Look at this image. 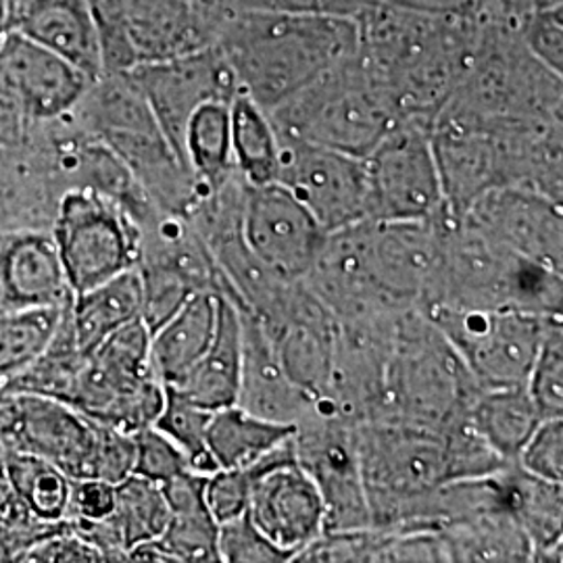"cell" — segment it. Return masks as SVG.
Returning <instances> with one entry per match:
<instances>
[{
  "label": "cell",
  "mask_w": 563,
  "mask_h": 563,
  "mask_svg": "<svg viewBox=\"0 0 563 563\" xmlns=\"http://www.w3.org/2000/svg\"><path fill=\"white\" fill-rule=\"evenodd\" d=\"M205 478L197 472H186L162 484L169 505V522L159 543L174 563L220 562V523L205 504Z\"/></svg>",
  "instance_id": "cell-26"
},
{
  "label": "cell",
  "mask_w": 563,
  "mask_h": 563,
  "mask_svg": "<svg viewBox=\"0 0 563 563\" xmlns=\"http://www.w3.org/2000/svg\"><path fill=\"white\" fill-rule=\"evenodd\" d=\"M92 78L18 32L0 38V139H21L44 123L65 120Z\"/></svg>",
  "instance_id": "cell-10"
},
{
  "label": "cell",
  "mask_w": 563,
  "mask_h": 563,
  "mask_svg": "<svg viewBox=\"0 0 563 563\" xmlns=\"http://www.w3.org/2000/svg\"><path fill=\"white\" fill-rule=\"evenodd\" d=\"M115 505V484L101 478H71L67 522H97L111 516Z\"/></svg>",
  "instance_id": "cell-50"
},
{
  "label": "cell",
  "mask_w": 563,
  "mask_h": 563,
  "mask_svg": "<svg viewBox=\"0 0 563 563\" xmlns=\"http://www.w3.org/2000/svg\"><path fill=\"white\" fill-rule=\"evenodd\" d=\"M481 390L443 332L422 311H405L388 355L384 411L378 420L457 430L470 423Z\"/></svg>",
  "instance_id": "cell-7"
},
{
  "label": "cell",
  "mask_w": 563,
  "mask_h": 563,
  "mask_svg": "<svg viewBox=\"0 0 563 563\" xmlns=\"http://www.w3.org/2000/svg\"><path fill=\"white\" fill-rule=\"evenodd\" d=\"M225 13L267 11V13H320L355 18L367 0H218Z\"/></svg>",
  "instance_id": "cell-48"
},
{
  "label": "cell",
  "mask_w": 563,
  "mask_h": 563,
  "mask_svg": "<svg viewBox=\"0 0 563 563\" xmlns=\"http://www.w3.org/2000/svg\"><path fill=\"white\" fill-rule=\"evenodd\" d=\"M246 516L263 534L295 555L325 532L322 495L295 457V437L251 465Z\"/></svg>",
  "instance_id": "cell-16"
},
{
  "label": "cell",
  "mask_w": 563,
  "mask_h": 563,
  "mask_svg": "<svg viewBox=\"0 0 563 563\" xmlns=\"http://www.w3.org/2000/svg\"><path fill=\"white\" fill-rule=\"evenodd\" d=\"M241 378V313L225 295H218V323L199 363L176 386L186 399L209 411L236 402Z\"/></svg>",
  "instance_id": "cell-25"
},
{
  "label": "cell",
  "mask_w": 563,
  "mask_h": 563,
  "mask_svg": "<svg viewBox=\"0 0 563 563\" xmlns=\"http://www.w3.org/2000/svg\"><path fill=\"white\" fill-rule=\"evenodd\" d=\"M543 420L526 386L483 388L470 413L478 437L507 463H516L523 444Z\"/></svg>",
  "instance_id": "cell-31"
},
{
  "label": "cell",
  "mask_w": 563,
  "mask_h": 563,
  "mask_svg": "<svg viewBox=\"0 0 563 563\" xmlns=\"http://www.w3.org/2000/svg\"><path fill=\"white\" fill-rule=\"evenodd\" d=\"M357 428L320 405L295 423V457L322 495L325 532L372 526Z\"/></svg>",
  "instance_id": "cell-13"
},
{
  "label": "cell",
  "mask_w": 563,
  "mask_h": 563,
  "mask_svg": "<svg viewBox=\"0 0 563 563\" xmlns=\"http://www.w3.org/2000/svg\"><path fill=\"white\" fill-rule=\"evenodd\" d=\"M2 467L23 505L46 523L65 522L71 478L32 453L9 451Z\"/></svg>",
  "instance_id": "cell-35"
},
{
  "label": "cell",
  "mask_w": 563,
  "mask_h": 563,
  "mask_svg": "<svg viewBox=\"0 0 563 563\" xmlns=\"http://www.w3.org/2000/svg\"><path fill=\"white\" fill-rule=\"evenodd\" d=\"M282 139L311 142L363 159L402 121L357 48L269 111Z\"/></svg>",
  "instance_id": "cell-8"
},
{
  "label": "cell",
  "mask_w": 563,
  "mask_h": 563,
  "mask_svg": "<svg viewBox=\"0 0 563 563\" xmlns=\"http://www.w3.org/2000/svg\"><path fill=\"white\" fill-rule=\"evenodd\" d=\"M142 316L141 276L136 267L121 272L71 297L69 320L81 353L95 351L109 334Z\"/></svg>",
  "instance_id": "cell-29"
},
{
  "label": "cell",
  "mask_w": 563,
  "mask_h": 563,
  "mask_svg": "<svg viewBox=\"0 0 563 563\" xmlns=\"http://www.w3.org/2000/svg\"><path fill=\"white\" fill-rule=\"evenodd\" d=\"M295 437L292 423L272 422L244 411L236 402L211 413L207 449L218 470L251 467Z\"/></svg>",
  "instance_id": "cell-30"
},
{
  "label": "cell",
  "mask_w": 563,
  "mask_h": 563,
  "mask_svg": "<svg viewBox=\"0 0 563 563\" xmlns=\"http://www.w3.org/2000/svg\"><path fill=\"white\" fill-rule=\"evenodd\" d=\"M562 278L444 209L443 263L422 313L432 307H462L562 316Z\"/></svg>",
  "instance_id": "cell-5"
},
{
  "label": "cell",
  "mask_w": 563,
  "mask_h": 563,
  "mask_svg": "<svg viewBox=\"0 0 563 563\" xmlns=\"http://www.w3.org/2000/svg\"><path fill=\"white\" fill-rule=\"evenodd\" d=\"M402 11L444 20L486 21L488 0H378Z\"/></svg>",
  "instance_id": "cell-51"
},
{
  "label": "cell",
  "mask_w": 563,
  "mask_h": 563,
  "mask_svg": "<svg viewBox=\"0 0 563 563\" xmlns=\"http://www.w3.org/2000/svg\"><path fill=\"white\" fill-rule=\"evenodd\" d=\"M516 463L544 481H563V418H547L518 455Z\"/></svg>",
  "instance_id": "cell-47"
},
{
  "label": "cell",
  "mask_w": 563,
  "mask_h": 563,
  "mask_svg": "<svg viewBox=\"0 0 563 563\" xmlns=\"http://www.w3.org/2000/svg\"><path fill=\"white\" fill-rule=\"evenodd\" d=\"M390 530L367 526L362 530L323 532L320 539L307 544L292 562L322 563H383L384 547Z\"/></svg>",
  "instance_id": "cell-40"
},
{
  "label": "cell",
  "mask_w": 563,
  "mask_h": 563,
  "mask_svg": "<svg viewBox=\"0 0 563 563\" xmlns=\"http://www.w3.org/2000/svg\"><path fill=\"white\" fill-rule=\"evenodd\" d=\"M134 470L132 474L153 483L165 484L176 476L192 472L188 457L178 444L167 439L162 430L148 426L134 434Z\"/></svg>",
  "instance_id": "cell-42"
},
{
  "label": "cell",
  "mask_w": 563,
  "mask_h": 563,
  "mask_svg": "<svg viewBox=\"0 0 563 563\" xmlns=\"http://www.w3.org/2000/svg\"><path fill=\"white\" fill-rule=\"evenodd\" d=\"M230 102L223 99L202 102L184 128L181 159L202 190H213L236 174Z\"/></svg>",
  "instance_id": "cell-33"
},
{
  "label": "cell",
  "mask_w": 563,
  "mask_h": 563,
  "mask_svg": "<svg viewBox=\"0 0 563 563\" xmlns=\"http://www.w3.org/2000/svg\"><path fill=\"white\" fill-rule=\"evenodd\" d=\"M218 48L239 92L267 113L357 48V21L320 13H228Z\"/></svg>",
  "instance_id": "cell-3"
},
{
  "label": "cell",
  "mask_w": 563,
  "mask_h": 563,
  "mask_svg": "<svg viewBox=\"0 0 563 563\" xmlns=\"http://www.w3.org/2000/svg\"><path fill=\"white\" fill-rule=\"evenodd\" d=\"M0 437L9 451L38 455L69 478H95L101 422L67 402L0 393Z\"/></svg>",
  "instance_id": "cell-14"
},
{
  "label": "cell",
  "mask_w": 563,
  "mask_h": 563,
  "mask_svg": "<svg viewBox=\"0 0 563 563\" xmlns=\"http://www.w3.org/2000/svg\"><path fill=\"white\" fill-rule=\"evenodd\" d=\"M284 369L318 401L334 362L341 325L301 282L265 318H260Z\"/></svg>",
  "instance_id": "cell-21"
},
{
  "label": "cell",
  "mask_w": 563,
  "mask_h": 563,
  "mask_svg": "<svg viewBox=\"0 0 563 563\" xmlns=\"http://www.w3.org/2000/svg\"><path fill=\"white\" fill-rule=\"evenodd\" d=\"M444 209L418 222H363L372 274L386 299L401 309L422 311L437 288L443 263Z\"/></svg>",
  "instance_id": "cell-18"
},
{
  "label": "cell",
  "mask_w": 563,
  "mask_h": 563,
  "mask_svg": "<svg viewBox=\"0 0 563 563\" xmlns=\"http://www.w3.org/2000/svg\"><path fill=\"white\" fill-rule=\"evenodd\" d=\"M363 165L367 220L418 222L443 211V184L430 123L399 121L363 157Z\"/></svg>",
  "instance_id": "cell-12"
},
{
  "label": "cell",
  "mask_w": 563,
  "mask_h": 563,
  "mask_svg": "<svg viewBox=\"0 0 563 563\" xmlns=\"http://www.w3.org/2000/svg\"><path fill=\"white\" fill-rule=\"evenodd\" d=\"M562 15V4H551L523 15L514 25L523 46L558 74L563 71Z\"/></svg>",
  "instance_id": "cell-43"
},
{
  "label": "cell",
  "mask_w": 563,
  "mask_h": 563,
  "mask_svg": "<svg viewBox=\"0 0 563 563\" xmlns=\"http://www.w3.org/2000/svg\"><path fill=\"white\" fill-rule=\"evenodd\" d=\"M60 523L42 522L20 497L0 507V562L21 563L23 555L44 537L55 532Z\"/></svg>",
  "instance_id": "cell-44"
},
{
  "label": "cell",
  "mask_w": 563,
  "mask_h": 563,
  "mask_svg": "<svg viewBox=\"0 0 563 563\" xmlns=\"http://www.w3.org/2000/svg\"><path fill=\"white\" fill-rule=\"evenodd\" d=\"M246 246L288 280H302L325 232L316 218L278 181L249 186L242 205Z\"/></svg>",
  "instance_id": "cell-19"
},
{
  "label": "cell",
  "mask_w": 563,
  "mask_h": 563,
  "mask_svg": "<svg viewBox=\"0 0 563 563\" xmlns=\"http://www.w3.org/2000/svg\"><path fill=\"white\" fill-rule=\"evenodd\" d=\"M439 532L451 562H532V543L507 509L449 523Z\"/></svg>",
  "instance_id": "cell-32"
},
{
  "label": "cell",
  "mask_w": 563,
  "mask_h": 563,
  "mask_svg": "<svg viewBox=\"0 0 563 563\" xmlns=\"http://www.w3.org/2000/svg\"><path fill=\"white\" fill-rule=\"evenodd\" d=\"M7 455H9V446H7V443H4L2 437H0V463L4 462Z\"/></svg>",
  "instance_id": "cell-54"
},
{
  "label": "cell",
  "mask_w": 563,
  "mask_h": 563,
  "mask_svg": "<svg viewBox=\"0 0 563 563\" xmlns=\"http://www.w3.org/2000/svg\"><path fill=\"white\" fill-rule=\"evenodd\" d=\"M102 562V555L84 541L69 523L63 522L55 532L34 544L21 563Z\"/></svg>",
  "instance_id": "cell-49"
},
{
  "label": "cell",
  "mask_w": 563,
  "mask_h": 563,
  "mask_svg": "<svg viewBox=\"0 0 563 563\" xmlns=\"http://www.w3.org/2000/svg\"><path fill=\"white\" fill-rule=\"evenodd\" d=\"M562 74L520 41L514 25L481 21L462 80L439 115L476 123H562Z\"/></svg>",
  "instance_id": "cell-6"
},
{
  "label": "cell",
  "mask_w": 563,
  "mask_h": 563,
  "mask_svg": "<svg viewBox=\"0 0 563 563\" xmlns=\"http://www.w3.org/2000/svg\"><path fill=\"white\" fill-rule=\"evenodd\" d=\"M551 4H562V0H488L486 21L516 25L523 15Z\"/></svg>",
  "instance_id": "cell-52"
},
{
  "label": "cell",
  "mask_w": 563,
  "mask_h": 563,
  "mask_svg": "<svg viewBox=\"0 0 563 563\" xmlns=\"http://www.w3.org/2000/svg\"><path fill=\"white\" fill-rule=\"evenodd\" d=\"M218 551L225 563L292 562V555L272 543L246 514L220 523Z\"/></svg>",
  "instance_id": "cell-41"
},
{
  "label": "cell",
  "mask_w": 563,
  "mask_h": 563,
  "mask_svg": "<svg viewBox=\"0 0 563 563\" xmlns=\"http://www.w3.org/2000/svg\"><path fill=\"white\" fill-rule=\"evenodd\" d=\"M81 134L107 146L163 213L188 218L202 188L163 134L128 71L102 74L69 115Z\"/></svg>",
  "instance_id": "cell-4"
},
{
  "label": "cell",
  "mask_w": 563,
  "mask_h": 563,
  "mask_svg": "<svg viewBox=\"0 0 563 563\" xmlns=\"http://www.w3.org/2000/svg\"><path fill=\"white\" fill-rule=\"evenodd\" d=\"M423 316L455 346L481 388L526 386L547 322L555 318L462 307H432Z\"/></svg>",
  "instance_id": "cell-11"
},
{
  "label": "cell",
  "mask_w": 563,
  "mask_h": 563,
  "mask_svg": "<svg viewBox=\"0 0 563 563\" xmlns=\"http://www.w3.org/2000/svg\"><path fill=\"white\" fill-rule=\"evenodd\" d=\"M357 53L383 84L401 120L432 125L462 80L481 21L430 18L367 0Z\"/></svg>",
  "instance_id": "cell-1"
},
{
  "label": "cell",
  "mask_w": 563,
  "mask_h": 563,
  "mask_svg": "<svg viewBox=\"0 0 563 563\" xmlns=\"http://www.w3.org/2000/svg\"><path fill=\"white\" fill-rule=\"evenodd\" d=\"M251 467L216 470L205 478V504L218 523L230 522L246 514L251 501Z\"/></svg>",
  "instance_id": "cell-46"
},
{
  "label": "cell",
  "mask_w": 563,
  "mask_h": 563,
  "mask_svg": "<svg viewBox=\"0 0 563 563\" xmlns=\"http://www.w3.org/2000/svg\"><path fill=\"white\" fill-rule=\"evenodd\" d=\"M239 313L241 378L236 405L265 420L295 426L313 409L316 401L284 369L262 320L242 307Z\"/></svg>",
  "instance_id": "cell-23"
},
{
  "label": "cell",
  "mask_w": 563,
  "mask_h": 563,
  "mask_svg": "<svg viewBox=\"0 0 563 563\" xmlns=\"http://www.w3.org/2000/svg\"><path fill=\"white\" fill-rule=\"evenodd\" d=\"M71 297L51 230H0V316L60 307Z\"/></svg>",
  "instance_id": "cell-22"
},
{
  "label": "cell",
  "mask_w": 563,
  "mask_h": 563,
  "mask_svg": "<svg viewBox=\"0 0 563 563\" xmlns=\"http://www.w3.org/2000/svg\"><path fill=\"white\" fill-rule=\"evenodd\" d=\"M234 169L249 186L276 181L280 163V134L269 113L244 95L230 102Z\"/></svg>",
  "instance_id": "cell-34"
},
{
  "label": "cell",
  "mask_w": 563,
  "mask_h": 563,
  "mask_svg": "<svg viewBox=\"0 0 563 563\" xmlns=\"http://www.w3.org/2000/svg\"><path fill=\"white\" fill-rule=\"evenodd\" d=\"M218 323V295L199 292L151 332V367L165 386H176L199 363Z\"/></svg>",
  "instance_id": "cell-27"
},
{
  "label": "cell",
  "mask_w": 563,
  "mask_h": 563,
  "mask_svg": "<svg viewBox=\"0 0 563 563\" xmlns=\"http://www.w3.org/2000/svg\"><path fill=\"white\" fill-rule=\"evenodd\" d=\"M101 34L104 74L128 71L136 65L125 34V0H86Z\"/></svg>",
  "instance_id": "cell-45"
},
{
  "label": "cell",
  "mask_w": 563,
  "mask_h": 563,
  "mask_svg": "<svg viewBox=\"0 0 563 563\" xmlns=\"http://www.w3.org/2000/svg\"><path fill=\"white\" fill-rule=\"evenodd\" d=\"M493 241L563 274L562 202L528 188H493L460 216Z\"/></svg>",
  "instance_id": "cell-20"
},
{
  "label": "cell",
  "mask_w": 563,
  "mask_h": 563,
  "mask_svg": "<svg viewBox=\"0 0 563 563\" xmlns=\"http://www.w3.org/2000/svg\"><path fill=\"white\" fill-rule=\"evenodd\" d=\"M211 413L213 411L186 399L178 390L165 386L162 413L153 423L167 439H172L180 446L184 455L188 457L190 470L201 476H209L218 470V463L213 462L207 449V428Z\"/></svg>",
  "instance_id": "cell-38"
},
{
  "label": "cell",
  "mask_w": 563,
  "mask_h": 563,
  "mask_svg": "<svg viewBox=\"0 0 563 563\" xmlns=\"http://www.w3.org/2000/svg\"><path fill=\"white\" fill-rule=\"evenodd\" d=\"M67 305L0 316V393L41 357Z\"/></svg>",
  "instance_id": "cell-36"
},
{
  "label": "cell",
  "mask_w": 563,
  "mask_h": 563,
  "mask_svg": "<svg viewBox=\"0 0 563 563\" xmlns=\"http://www.w3.org/2000/svg\"><path fill=\"white\" fill-rule=\"evenodd\" d=\"M276 181L301 202L325 234L367 220V178L360 157L280 136Z\"/></svg>",
  "instance_id": "cell-15"
},
{
  "label": "cell",
  "mask_w": 563,
  "mask_h": 563,
  "mask_svg": "<svg viewBox=\"0 0 563 563\" xmlns=\"http://www.w3.org/2000/svg\"><path fill=\"white\" fill-rule=\"evenodd\" d=\"M48 230L74 295L136 267L141 255V223L92 188H67Z\"/></svg>",
  "instance_id": "cell-9"
},
{
  "label": "cell",
  "mask_w": 563,
  "mask_h": 563,
  "mask_svg": "<svg viewBox=\"0 0 563 563\" xmlns=\"http://www.w3.org/2000/svg\"><path fill=\"white\" fill-rule=\"evenodd\" d=\"M501 484L507 509L532 543V562H562V483L544 481L509 463L501 470Z\"/></svg>",
  "instance_id": "cell-28"
},
{
  "label": "cell",
  "mask_w": 563,
  "mask_h": 563,
  "mask_svg": "<svg viewBox=\"0 0 563 563\" xmlns=\"http://www.w3.org/2000/svg\"><path fill=\"white\" fill-rule=\"evenodd\" d=\"M163 134L181 159L184 128L202 102L232 101L239 86L218 44L169 59L144 60L128 69ZM184 162V159H181Z\"/></svg>",
  "instance_id": "cell-17"
},
{
  "label": "cell",
  "mask_w": 563,
  "mask_h": 563,
  "mask_svg": "<svg viewBox=\"0 0 563 563\" xmlns=\"http://www.w3.org/2000/svg\"><path fill=\"white\" fill-rule=\"evenodd\" d=\"M526 388L541 416L563 418V323L562 316L547 322L541 349L532 363Z\"/></svg>",
  "instance_id": "cell-39"
},
{
  "label": "cell",
  "mask_w": 563,
  "mask_h": 563,
  "mask_svg": "<svg viewBox=\"0 0 563 563\" xmlns=\"http://www.w3.org/2000/svg\"><path fill=\"white\" fill-rule=\"evenodd\" d=\"M7 32L38 42L92 80L104 74L101 34L86 0H11Z\"/></svg>",
  "instance_id": "cell-24"
},
{
  "label": "cell",
  "mask_w": 563,
  "mask_h": 563,
  "mask_svg": "<svg viewBox=\"0 0 563 563\" xmlns=\"http://www.w3.org/2000/svg\"><path fill=\"white\" fill-rule=\"evenodd\" d=\"M123 551L134 544L159 539L169 522V505L162 484L130 474L115 484V505L109 516Z\"/></svg>",
  "instance_id": "cell-37"
},
{
  "label": "cell",
  "mask_w": 563,
  "mask_h": 563,
  "mask_svg": "<svg viewBox=\"0 0 563 563\" xmlns=\"http://www.w3.org/2000/svg\"><path fill=\"white\" fill-rule=\"evenodd\" d=\"M357 437L372 526L386 530L405 528L430 490L509 465L472 423L443 432L384 418L360 423Z\"/></svg>",
  "instance_id": "cell-2"
},
{
  "label": "cell",
  "mask_w": 563,
  "mask_h": 563,
  "mask_svg": "<svg viewBox=\"0 0 563 563\" xmlns=\"http://www.w3.org/2000/svg\"><path fill=\"white\" fill-rule=\"evenodd\" d=\"M9 11H11V0H0V38L9 30Z\"/></svg>",
  "instance_id": "cell-53"
}]
</instances>
